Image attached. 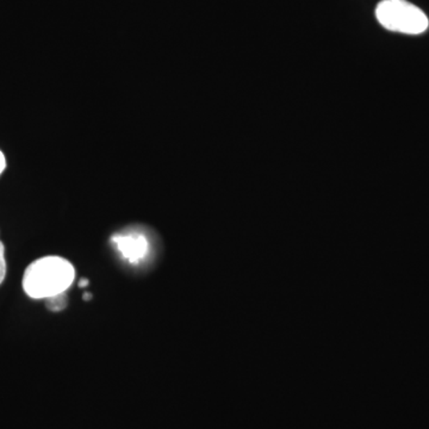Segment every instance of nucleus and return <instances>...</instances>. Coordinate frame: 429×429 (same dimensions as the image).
I'll use <instances>...</instances> for the list:
<instances>
[{
  "label": "nucleus",
  "mask_w": 429,
  "mask_h": 429,
  "mask_svg": "<svg viewBox=\"0 0 429 429\" xmlns=\"http://www.w3.org/2000/svg\"><path fill=\"white\" fill-rule=\"evenodd\" d=\"M380 26L395 33L420 35L428 29V18L422 10L407 0H383L376 9Z\"/></svg>",
  "instance_id": "f03ea898"
},
{
  "label": "nucleus",
  "mask_w": 429,
  "mask_h": 429,
  "mask_svg": "<svg viewBox=\"0 0 429 429\" xmlns=\"http://www.w3.org/2000/svg\"><path fill=\"white\" fill-rule=\"evenodd\" d=\"M91 298V294H85L84 299H90Z\"/></svg>",
  "instance_id": "6e6552de"
},
{
  "label": "nucleus",
  "mask_w": 429,
  "mask_h": 429,
  "mask_svg": "<svg viewBox=\"0 0 429 429\" xmlns=\"http://www.w3.org/2000/svg\"><path fill=\"white\" fill-rule=\"evenodd\" d=\"M87 284H89V280H87V279H83V280L79 282V286H81V287H84V286L87 285Z\"/></svg>",
  "instance_id": "0eeeda50"
},
{
  "label": "nucleus",
  "mask_w": 429,
  "mask_h": 429,
  "mask_svg": "<svg viewBox=\"0 0 429 429\" xmlns=\"http://www.w3.org/2000/svg\"><path fill=\"white\" fill-rule=\"evenodd\" d=\"M8 274V262L5 257V244L0 240V285L4 283Z\"/></svg>",
  "instance_id": "39448f33"
},
{
  "label": "nucleus",
  "mask_w": 429,
  "mask_h": 429,
  "mask_svg": "<svg viewBox=\"0 0 429 429\" xmlns=\"http://www.w3.org/2000/svg\"><path fill=\"white\" fill-rule=\"evenodd\" d=\"M76 267L66 258L47 255L26 267L22 286L30 298H51L66 294L76 280Z\"/></svg>",
  "instance_id": "f257e3e1"
},
{
  "label": "nucleus",
  "mask_w": 429,
  "mask_h": 429,
  "mask_svg": "<svg viewBox=\"0 0 429 429\" xmlns=\"http://www.w3.org/2000/svg\"><path fill=\"white\" fill-rule=\"evenodd\" d=\"M67 307V297L66 294L62 295L55 296L51 298L47 299V308L53 312H59Z\"/></svg>",
  "instance_id": "20e7f679"
},
{
  "label": "nucleus",
  "mask_w": 429,
  "mask_h": 429,
  "mask_svg": "<svg viewBox=\"0 0 429 429\" xmlns=\"http://www.w3.org/2000/svg\"><path fill=\"white\" fill-rule=\"evenodd\" d=\"M114 242L123 258L131 262H137L143 259L148 251L147 240L139 233L116 235Z\"/></svg>",
  "instance_id": "7ed1b4c3"
},
{
  "label": "nucleus",
  "mask_w": 429,
  "mask_h": 429,
  "mask_svg": "<svg viewBox=\"0 0 429 429\" xmlns=\"http://www.w3.org/2000/svg\"><path fill=\"white\" fill-rule=\"evenodd\" d=\"M6 166H8V162H6V156H5L4 153L0 151V176L3 174L5 169H6Z\"/></svg>",
  "instance_id": "423d86ee"
}]
</instances>
